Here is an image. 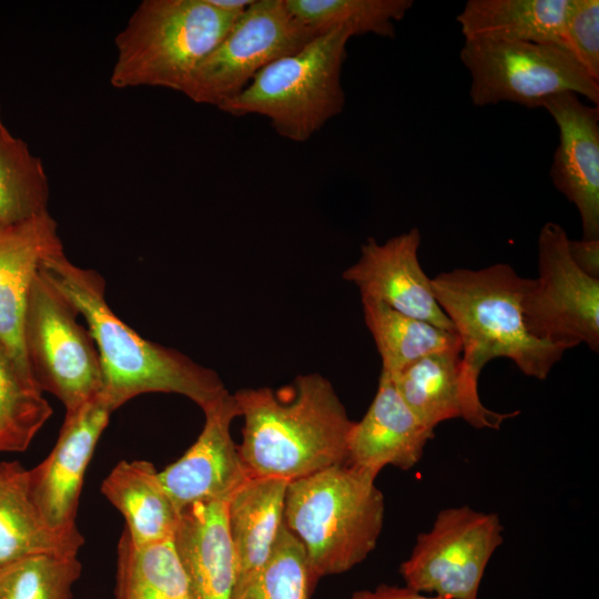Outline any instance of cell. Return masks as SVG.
<instances>
[{
    "label": "cell",
    "instance_id": "cell-31",
    "mask_svg": "<svg viewBox=\"0 0 599 599\" xmlns=\"http://www.w3.org/2000/svg\"><path fill=\"white\" fill-rule=\"evenodd\" d=\"M566 50L599 81V1L571 0L565 27Z\"/></svg>",
    "mask_w": 599,
    "mask_h": 599
},
{
    "label": "cell",
    "instance_id": "cell-33",
    "mask_svg": "<svg viewBox=\"0 0 599 599\" xmlns=\"http://www.w3.org/2000/svg\"><path fill=\"white\" fill-rule=\"evenodd\" d=\"M349 599H443L436 596L418 592L406 586L378 585L375 589L357 590Z\"/></svg>",
    "mask_w": 599,
    "mask_h": 599
},
{
    "label": "cell",
    "instance_id": "cell-34",
    "mask_svg": "<svg viewBox=\"0 0 599 599\" xmlns=\"http://www.w3.org/2000/svg\"><path fill=\"white\" fill-rule=\"evenodd\" d=\"M213 6L230 12L245 11L254 0H209Z\"/></svg>",
    "mask_w": 599,
    "mask_h": 599
},
{
    "label": "cell",
    "instance_id": "cell-32",
    "mask_svg": "<svg viewBox=\"0 0 599 599\" xmlns=\"http://www.w3.org/2000/svg\"><path fill=\"white\" fill-rule=\"evenodd\" d=\"M569 253L582 272L599 278V240H569Z\"/></svg>",
    "mask_w": 599,
    "mask_h": 599
},
{
    "label": "cell",
    "instance_id": "cell-5",
    "mask_svg": "<svg viewBox=\"0 0 599 599\" xmlns=\"http://www.w3.org/2000/svg\"><path fill=\"white\" fill-rule=\"evenodd\" d=\"M243 12L222 10L209 0L142 1L115 37L112 87L184 94L197 67Z\"/></svg>",
    "mask_w": 599,
    "mask_h": 599
},
{
    "label": "cell",
    "instance_id": "cell-17",
    "mask_svg": "<svg viewBox=\"0 0 599 599\" xmlns=\"http://www.w3.org/2000/svg\"><path fill=\"white\" fill-rule=\"evenodd\" d=\"M62 251L50 213L20 223L0 222V343L30 377L22 344L28 293L42 261Z\"/></svg>",
    "mask_w": 599,
    "mask_h": 599
},
{
    "label": "cell",
    "instance_id": "cell-25",
    "mask_svg": "<svg viewBox=\"0 0 599 599\" xmlns=\"http://www.w3.org/2000/svg\"><path fill=\"white\" fill-rule=\"evenodd\" d=\"M115 599H190L173 539L134 546L123 530L118 545Z\"/></svg>",
    "mask_w": 599,
    "mask_h": 599
},
{
    "label": "cell",
    "instance_id": "cell-6",
    "mask_svg": "<svg viewBox=\"0 0 599 599\" xmlns=\"http://www.w3.org/2000/svg\"><path fill=\"white\" fill-rule=\"evenodd\" d=\"M352 37L344 29L317 35L300 51L266 65L219 109L234 116L263 115L281 136L307 141L344 109L341 73Z\"/></svg>",
    "mask_w": 599,
    "mask_h": 599
},
{
    "label": "cell",
    "instance_id": "cell-26",
    "mask_svg": "<svg viewBox=\"0 0 599 599\" xmlns=\"http://www.w3.org/2000/svg\"><path fill=\"white\" fill-rule=\"evenodd\" d=\"M49 199L41 159L8 129L0 103V222L20 223L47 214Z\"/></svg>",
    "mask_w": 599,
    "mask_h": 599
},
{
    "label": "cell",
    "instance_id": "cell-21",
    "mask_svg": "<svg viewBox=\"0 0 599 599\" xmlns=\"http://www.w3.org/2000/svg\"><path fill=\"white\" fill-rule=\"evenodd\" d=\"M570 4L571 0H468L456 21L464 41L532 42L566 50Z\"/></svg>",
    "mask_w": 599,
    "mask_h": 599
},
{
    "label": "cell",
    "instance_id": "cell-7",
    "mask_svg": "<svg viewBox=\"0 0 599 599\" xmlns=\"http://www.w3.org/2000/svg\"><path fill=\"white\" fill-rule=\"evenodd\" d=\"M459 59L469 73V98L476 106L509 102L536 109L564 92L599 105V81L558 45L466 40Z\"/></svg>",
    "mask_w": 599,
    "mask_h": 599
},
{
    "label": "cell",
    "instance_id": "cell-22",
    "mask_svg": "<svg viewBox=\"0 0 599 599\" xmlns=\"http://www.w3.org/2000/svg\"><path fill=\"white\" fill-rule=\"evenodd\" d=\"M84 544L79 530L52 529L34 506L28 469L0 463V567L38 555H78Z\"/></svg>",
    "mask_w": 599,
    "mask_h": 599
},
{
    "label": "cell",
    "instance_id": "cell-3",
    "mask_svg": "<svg viewBox=\"0 0 599 599\" xmlns=\"http://www.w3.org/2000/svg\"><path fill=\"white\" fill-rule=\"evenodd\" d=\"M526 282L507 263L455 268L432 278L435 298L460 339L463 359L478 374L491 359L506 357L526 376L542 380L569 349L529 331L522 307Z\"/></svg>",
    "mask_w": 599,
    "mask_h": 599
},
{
    "label": "cell",
    "instance_id": "cell-4",
    "mask_svg": "<svg viewBox=\"0 0 599 599\" xmlns=\"http://www.w3.org/2000/svg\"><path fill=\"white\" fill-rule=\"evenodd\" d=\"M376 477L345 463L288 483L283 520L315 581L352 569L375 549L385 514Z\"/></svg>",
    "mask_w": 599,
    "mask_h": 599
},
{
    "label": "cell",
    "instance_id": "cell-14",
    "mask_svg": "<svg viewBox=\"0 0 599 599\" xmlns=\"http://www.w3.org/2000/svg\"><path fill=\"white\" fill-rule=\"evenodd\" d=\"M417 227L390 237L384 243L368 237L361 246V256L343 273L355 284L362 297L380 302L405 315L455 331L437 303L429 278L420 266Z\"/></svg>",
    "mask_w": 599,
    "mask_h": 599
},
{
    "label": "cell",
    "instance_id": "cell-18",
    "mask_svg": "<svg viewBox=\"0 0 599 599\" xmlns=\"http://www.w3.org/2000/svg\"><path fill=\"white\" fill-rule=\"evenodd\" d=\"M434 430L408 407L390 376L380 372L372 404L352 426L347 464L376 476L388 465L408 470L420 460Z\"/></svg>",
    "mask_w": 599,
    "mask_h": 599
},
{
    "label": "cell",
    "instance_id": "cell-13",
    "mask_svg": "<svg viewBox=\"0 0 599 599\" xmlns=\"http://www.w3.org/2000/svg\"><path fill=\"white\" fill-rule=\"evenodd\" d=\"M204 412L205 423L194 444L176 461L159 471L179 510L194 504L223 500L251 476L231 435L240 409L229 392Z\"/></svg>",
    "mask_w": 599,
    "mask_h": 599
},
{
    "label": "cell",
    "instance_id": "cell-10",
    "mask_svg": "<svg viewBox=\"0 0 599 599\" xmlns=\"http://www.w3.org/2000/svg\"><path fill=\"white\" fill-rule=\"evenodd\" d=\"M315 38L285 0H254L197 67L184 94L195 103L219 108L266 65Z\"/></svg>",
    "mask_w": 599,
    "mask_h": 599
},
{
    "label": "cell",
    "instance_id": "cell-20",
    "mask_svg": "<svg viewBox=\"0 0 599 599\" xmlns=\"http://www.w3.org/2000/svg\"><path fill=\"white\" fill-rule=\"evenodd\" d=\"M288 480L250 477L227 500V522L235 557L232 599H238L272 552L283 525Z\"/></svg>",
    "mask_w": 599,
    "mask_h": 599
},
{
    "label": "cell",
    "instance_id": "cell-30",
    "mask_svg": "<svg viewBox=\"0 0 599 599\" xmlns=\"http://www.w3.org/2000/svg\"><path fill=\"white\" fill-rule=\"evenodd\" d=\"M315 583L302 542L283 520L271 555L238 599H309Z\"/></svg>",
    "mask_w": 599,
    "mask_h": 599
},
{
    "label": "cell",
    "instance_id": "cell-2",
    "mask_svg": "<svg viewBox=\"0 0 599 599\" xmlns=\"http://www.w3.org/2000/svg\"><path fill=\"white\" fill-rule=\"evenodd\" d=\"M233 395L244 419L237 449L251 477L292 481L347 463L354 422L322 375H301L280 389L243 388Z\"/></svg>",
    "mask_w": 599,
    "mask_h": 599
},
{
    "label": "cell",
    "instance_id": "cell-12",
    "mask_svg": "<svg viewBox=\"0 0 599 599\" xmlns=\"http://www.w3.org/2000/svg\"><path fill=\"white\" fill-rule=\"evenodd\" d=\"M99 394L78 409L65 413L58 440L48 457L28 469L31 499L54 530L72 532L88 465L112 414Z\"/></svg>",
    "mask_w": 599,
    "mask_h": 599
},
{
    "label": "cell",
    "instance_id": "cell-19",
    "mask_svg": "<svg viewBox=\"0 0 599 599\" xmlns=\"http://www.w3.org/2000/svg\"><path fill=\"white\" fill-rule=\"evenodd\" d=\"M173 541L190 599H232L236 570L227 501L194 502L182 508Z\"/></svg>",
    "mask_w": 599,
    "mask_h": 599
},
{
    "label": "cell",
    "instance_id": "cell-28",
    "mask_svg": "<svg viewBox=\"0 0 599 599\" xmlns=\"http://www.w3.org/2000/svg\"><path fill=\"white\" fill-rule=\"evenodd\" d=\"M51 415L33 378L0 343V453L24 451Z\"/></svg>",
    "mask_w": 599,
    "mask_h": 599
},
{
    "label": "cell",
    "instance_id": "cell-15",
    "mask_svg": "<svg viewBox=\"0 0 599 599\" xmlns=\"http://www.w3.org/2000/svg\"><path fill=\"white\" fill-rule=\"evenodd\" d=\"M479 375L465 363L460 349H449L389 376L413 413L433 429L454 418L478 429H499L519 412L499 413L486 407L479 396Z\"/></svg>",
    "mask_w": 599,
    "mask_h": 599
},
{
    "label": "cell",
    "instance_id": "cell-24",
    "mask_svg": "<svg viewBox=\"0 0 599 599\" xmlns=\"http://www.w3.org/2000/svg\"><path fill=\"white\" fill-rule=\"evenodd\" d=\"M365 323L382 359V370L396 374L432 354L460 349L455 331L399 313L387 305L362 297Z\"/></svg>",
    "mask_w": 599,
    "mask_h": 599
},
{
    "label": "cell",
    "instance_id": "cell-9",
    "mask_svg": "<svg viewBox=\"0 0 599 599\" xmlns=\"http://www.w3.org/2000/svg\"><path fill=\"white\" fill-rule=\"evenodd\" d=\"M496 512L469 506L440 510L399 566L405 586L443 599H478L487 565L502 544Z\"/></svg>",
    "mask_w": 599,
    "mask_h": 599
},
{
    "label": "cell",
    "instance_id": "cell-1",
    "mask_svg": "<svg viewBox=\"0 0 599 599\" xmlns=\"http://www.w3.org/2000/svg\"><path fill=\"white\" fill-rule=\"evenodd\" d=\"M42 277L87 322L97 346L102 392L114 412L145 393L183 395L205 410L227 393L220 376L173 348L142 337L119 318L105 300V281L59 252L39 267Z\"/></svg>",
    "mask_w": 599,
    "mask_h": 599
},
{
    "label": "cell",
    "instance_id": "cell-29",
    "mask_svg": "<svg viewBox=\"0 0 599 599\" xmlns=\"http://www.w3.org/2000/svg\"><path fill=\"white\" fill-rule=\"evenodd\" d=\"M78 555H38L0 567V599H72Z\"/></svg>",
    "mask_w": 599,
    "mask_h": 599
},
{
    "label": "cell",
    "instance_id": "cell-23",
    "mask_svg": "<svg viewBox=\"0 0 599 599\" xmlns=\"http://www.w3.org/2000/svg\"><path fill=\"white\" fill-rule=\"evenodd\" d=\"M105 498L123 515L134 546L173 539L180 510L164 489L159 471L146 460L118 463L101 485Z\"/></svg>",
    "mask_w": 599,
    "mask_h": 599
},
{
    "label": "cell",
    "instance_id": "cell-11",
    "mask_svg": "<svg viewBox=\"0 0 599 599\" xmlns=\"http://www.w3.org/2000/svg\"><path fill=\"white\" fill-rule=\"evenodd\" d=\"M565 229L547 222L538 236V277L527 278L522 307L529 331L568 348L599 351V278L582 272L569 253Z\"/></svg>",
    "mask_w": 599,
    "mask_h": 599
},
{
    "label": "cell",
    "instance_id": "cell-27",
    "mask_svg": "<svg viewBox=\"0 0 599 599\" xmlns=\"http://www.w3.org/2000/svg\"><path fill=\"white\" fill-rule=\"evenodd\" d=\"M288 10L316 37L335 29L354 35L394 38L395 22L412 0H285Z\"/></svg>",
    "mask_w": 599,
    "mask_h": 599
},
{
    "label": "cell",
    "instance_id": "cell-16",
    "mask_svg": "<svg viewBox=\"0 0 599 599\" xmlns=\"http://www.w3.org/2000/svg\"><path fill=\"white\" fill-rule=\"evenodd\" d=\"M541 108L558 128L551 182L578 210L582 238L599 240V105L564 92L547 98Z\"/></svg>",
    "mask_w": 599,
    "mask_h": 599
},
{
    "label": "cell",
    "instance_id": "cell-8",
    "mask_svg": "<svg viewBox=\"0 0 599 599\" xmlns=\"http://www.w3.org/2000/svg\"><path fill=\"white\" fill-rule=\"evenodd\" d=\"M79 313L39 273L27 297L22 344L32 377L73 412L102 392L99 353Z\"/></svg>",
    "mask_w": 599,
    "mask_h": 599
}]
</instances>
